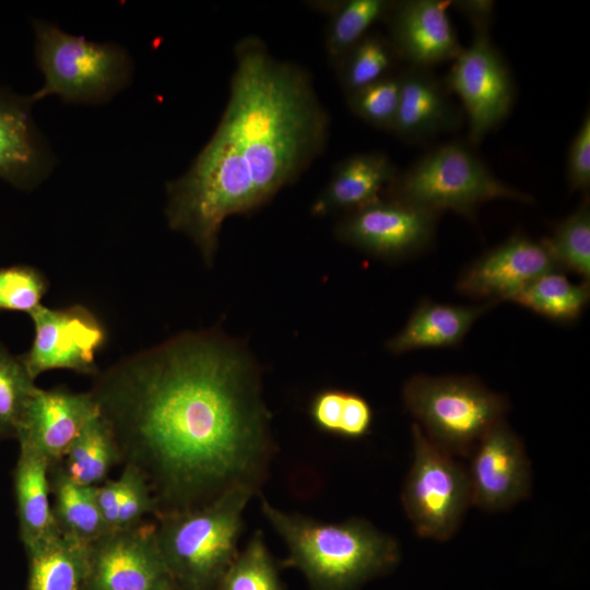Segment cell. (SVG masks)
Returning <instances> with one entry per match:
<instances>
[{
  "mask_svg": "<svg viewBox=\"0 0 590 590\" xmlns=\"http://www.w3.org/2000/svg\"><path fill=\"white\" fill-rule=\"evenodd\" d=\"M472 25V28H491L494 19L495 2L492 0H456L449 1Z\"/></svg>",
  "mask_w": 590,
  "mask_h": 590,
  "instance_id": "cell-38",
  "label": "cell"
},
{
  "mask_svg": "<svg viewBox=\"0 0 590 590\" xmlns=\"http://www.w3.org/2000/svg\"><path fill=\"white\" fill-rule=\"evenodd\" d=\"M121 464L145 479L156 516L259 493L274 442L260 369L220 330L186 331L94 376L91 390Z\"/></svg>",
  "mask_w": 590,
  "mask_h": 590,
  "instance_id": "cell-1",
  "label": "cell"
},
{
  "mask_svg": "<svg viewBox=\"0 0 590 590\" xmlns=\"http://www.w3.org/2000/svg\"><path fill=\"white\" fill-rule=\"evenodd\" d=\"M97 414L98 409L90 391L36 387L25 405L15 439L19 447L35 451L54 465L62 461L71 445Z\"/></svg>",
  "mask_w": 590,
  "mask_h": 590,
  "instance_id": "cell-15",
  "label": "cell"
},
{
  "mask_svg": "<svg viewBox=\"0 0 590 590\" xmlns=\"http://www.w3.org/2000/svg\"><path fill=\"white\" fill-rule=\"evenodd\" d=\"M260 506L287 547L285 563L304 574L310 590H356L399 562L398 542L363 518L323 522L266 498Z\"/></svg>",
  "mask_w": 590,
  "mask_h": 590,
  "instance_id": "cell-3",
  "label": "cell"
},
{
  "mask_svg": "<svg viewBox=\"0 0 590 590\" xmlns=\"http://www.w3.org/2000/svg\"><path fill=\"white\" fill-rule=\"evenodd\" d=\"M384 194L425 211H452L471 221L488 201H534L531 194L495 176L472 145L463 141H449L424 153L406 169L399 170Z\"/></svg>",
  "mask_w": 590,
  "mask_h": 590,
  "instance_id": "cell-5",
  "label": "cell"
},
{
  "mask_svg": "<svg viewBox=\"0 0 590 590\" xmlns=\"http://www.w3.org/2000/svg\"><path fill=\"white\" fill-rule=\"evenodd\" d=\"M567 182L571 191L590 188V113L587 110L574 135L566 161Z\"/></svg>",
  "mask_w": 590,
  "mask_h": 590,
  "instance_id": "cell-34",
  "label": "cell"
},
{
  "mask_svg": "<svg viewBox=\"0 0 590 590\" xmlns=\"http://www.w3.org/2000/svg\"><path fill=\"white\" fill-rule=\"evenodd\" d=\"M444 83L461 101L471 145H479L512 109L515 83L489 28L473 30L470 45L453 60Z\"/></svg>",
  "mask_w": 590,
  "mask_h": 590,
  "instance_id": "cell-9",
  "label": "cell"
},
{
  "mask_svg": "<svg viewBox=\"0 0 590 590\" xmlns=\"http://www.w3.org/2000/svg\"><path fill=\"white\" fill-rule=\"evenodd\" d=\"M255 494L239 486L205 506L155 518L157 545L177 590H216L238 554L244 510Z\"/></svg>",
  "mask_w": 590,
  "mask_h": 590,
  "instance_id": "cell-4",
  "label": "cell"
},
{
  "mask_svg": "<svg viewBox=\"0 0 590 590\" xmlns=\"http://www.w3.org/2000/svg\"><path fill=\"white\" fill-rule=\"evenodd\" d=\"M373 410L362 396L346 391L338 435L357 439L368 434Z\"/></svg>",
  "mask_w": 590,
  "mask_h": 590,
  "instance_id": "cell-36",
  "label": "cell"
},
{
  "mask_svg": "<svg viewBox=\"0 0 590 590\" xmlns=\"http://www.w3.org/2000/svg\"><path fill=\"white\" fill-rule=\"evenodd\" d=\"M48 461L25 447H20L13 470V491L19 534L24 550L59 533L50 504Z\"/></svg>",
  "mask_w": 590,
  "mask_h": 590,
  "instance_id": "cell-21",
  "label": "cell"
},
{
  "mask_svg": "<svg viewBox=\"0 0 590 590\" xmlns=\"http://www.w3.org/2000/svg\"><path fill=\"white\" fill-rule=\"evenodd\" d=\"M463 114L452 102L444 82L432 69L408 66L400 72V97L390 132L399 139L420 143L457 130Z\"/></svg>",
  "mask_w": 590,
  "mask_h": 590,
  "instance_id": "cell-18",
  "label": "cell"
},
{
  "mask_svg": "<svg viewBox=\"0 0 590 590\" xmlns=\"http://www.w3.org/2000/svg\"><path fill=\"white\" fill-rule=\"evenodd\" d=\"M400 97V73H392L346 94L351 111L368 125L391 131Z\"/></svg>",
  "mask_w": 590,
  "mask_h": 590,
  "instance_id": "cell-31",
  "label": "cell"
},
{
  "mask_svg": "<svg viewBox=\"0 0 590 590\" xmlns=\"http://www.w3.org/2000/svg\"><path fill=\"white\" fill-rule=\"evenodd\" d=\"M559 269L590 279V201L585 196L579 206L559 221L551 236L543 238Z\"/></svg>",
  "mask_w": 590,
  "mask_h": 590,
  "instance_id": "cell-28",
  "label": "cell"
},
{
  "mask_svg": "<svg viewBox=\"0 0 590 590\" xmlns=\"http://www.w3.org/2000/svg\"><path fill=\"white\" fill-rule=\"evenodd\" d=\"M221 120L189 168L166 184L169 227L211 266L224 221L251 213L296 181L323 152L330 117L300 66L278 59L257 36L235 46Z\"/></svg>",
  "mask_w": 590,
  "mask_h": 590,
  "instance_id": "cell-2",
  "label": "cell"
},
{
  "mask_svg": "<svg viewBox=\"0 0 590 590\" xmlns=\"http://www.w3.org/2000/svg\"><path fill=\"white\" fill-rule=\"evenodd\" d=\"M552 271L562 270L543 238L517 232L463 268L456 290L463 296L498 304L509 302L532 280Z\"/></svg>",
  "mask_w": 590,
  "mask_h": 590,
  "instance_id": "cell-13",
  "label": "cell"
},
{
  "mask_svg": "<svg viewBox=\"0 0 590 590\" xmlns=\"http://www.w3.org/2000/svg\"><path fill=\"white\" fill-rule=\"evenodd\" d=\"M444 0L393 1L387 16L388 40L400 60L432 69L455 60L463 49Z\"/></svg>",
  "mask_w": 590,
  "mask_h": 590,
  "instance_id": "cell-16",
  "label": "cell"
},
{
  "mask_svg": "<svg viewBox=\"0 0 590 590\" xmlns=\"http://www.w3.org/2000/svg\"><path fill=\"white\" fill-rule=\"evenodd\" d=\"M589 299V281L576 284L562 271H552L532 280L509 302L552 321L568 323L580 317Z\"/></svg>",
  "mask_w": 590,
  "mask_h": 590,
  "instance_id": "cell-25",
  "label": "cell"
},
{
  "mask_svg": "<svg viewBox=\"0 0 590 590\" xmlns=\"http://www.w3.org/2000/svg\"><path fill=\"white\" fill-rule=\"evenodd\" d=\"M121 489L122 486L119 477L116 480H106L96 486V500L108 531H113L116 526Z\"/></svg>",
  "mask_w": 590,
  "mask_h": 590,
  "instance_id": "cell-37",
  "label": "cell"
},
{
  "mask_svg": "<svg viewBox=\"0 0 590 590\" xmlns=\"http://www.w3.org/2000/svg\"><path fill=\"white\" fill-rule=\"evenodd\" d=\"M85 590H177L155 536V522L109 531L90 544Z\"/></svg>",
  "mask_w": 590,
  "mask_h": 590,
  "instance_id": "cell-12",
  "label": "cell"
},
{
  "mask_svg": "<svg viewBox=\"0 0 590 590\" xmlns=\"http://www.w3.org/2000/svg\"><path fill=\"white\" fill-rule=\"evenodd\" d=\"M35 57L45 81L31 95L34 102L59 95L66 103L103 104L132 78V60L114 43H95L34 20Z\"/></svg>",
  "mask_w": 590,
  "mask_h": 590,
  "instance_id": "cell-7",
  "label": "cell"
},
{
  "mask_svg": "<svg viewBox=\"0 0 590 590\" xmlns=\"http://www.w3.org/2000/svg\"><path fill=\"white\" fill-rule=\"evenodd\" d=\"M119 479L122 489L114 530L135 527L148 515L155 517L156 505L142 474L130 465H123Z\"/></svg>",
  "mask_w": 590,
  "mask_h": 590,
  "instance_id": "cell-33",
  "label": "cell"
},
{
  "mask_svg": "<svg viewBox=\"0 0 590 590\" xmlns=\"http://www.w3.org/2000/svg\"><path fill=\"white\" fill-rule=\"evenodd\" d=\"M392 3L390 0H345L323 4L331 14L324 39L329 62L335 67L377 21L386 19Z\"/></svg>",
  "mask_w": 590,
  "mask_h": 590,
  "instance_id": "cell-26",
  "label": "cell"
},
{
  "mask_svg": "<svg viewBox=\"0 0 590 590\" xmlns=\"http://www.w3.org/2000/svg\"><path fill=\"white\" fill-rule=\"evenodd\" d=\"M216 590H283L261 531H256L229 565Z\"/></svg>",
  "mask_w": 590,
  "mask_h": 590,
  "instance_id": "cell-29",
  "label": "cell"
},
{
  "mask_svg": "<svg viewBox=\"0 0 590 590\" xmlns=\"http://www.w3.org/2000/svg\"><path fill=\"white\" fill-rule=\"evenodd\" d=\"M52 514L59 531L87 544L108 531L96 500V486L72 481L62 463L49 467Z\"/></svg>",
  "mask_w": 590,
  "mask_h": 590,
  "instance_id": "cell-23",
  "label": "cell"
},
{
  "mask_svg": "<svg viewBox=\"0 0 590 590\" xmlns=\"http://www.w3.org/2000/svg\"><path fill=\"white\" fill-rule=\"evenodd\" d=\"M440 214L380 198L345 213L337 238L385 260L418 256L433 244Z\"/></svg>",
  "mask_w": 590,
  "mask_h": 590,
  "instance_id": "cell-11",
  "label": "cell"
},
{
  "mask_svg": "<svg viewBox=\"0 0 590 590\" xmlns=\"http://www.w3.org/2000/svg\"><path fill=\"white\" fill-rule=\"evenodd\" d=\"M20 356L0 342V439L16 438L25 405L36 389Z\"/></svg>",
  "mask_w": 590,
  "mask_h": 590,
  "instance_id": "cell-30",
  "label": "cell"
},
{
  "mask_svg": "<svg viewBox=\"0 0 590 590\" xmlns=\"http://www.w3.org/2000/svg\"><path fill=\"white\" fill-rule=\"evenodd\" d=\"M413 461L401 502L417 535L448 541L471 506L467 468L434 445L413 423Z\"/></svg>",
  "mask_w": 590,
  "mask_h": 590,
  "instance_id": "cell-8",
  "label": "cell"
},
{
  "mask_svg": "<svg viewBox=\"0 0 590 590\" xmlns=\"http://www.w3.org/2000/svg\"><path fill=\"white\" fill-rule=\"evenodd\" d=\"M25 553L27 590H85L90 544L59 532Z\"/></svg>",
  "mask_w": 590,
  "mask_h": 590,
  "instance_id": "cell-22",
  "label": "cell"
},
{
  "mask_svg": "<svg viewBox=\"0 0 590 590\" xmlns=\"http://www.w3.org/2000/svg\"><path fill=\"white\" fill-rule=\"evenodd\" d=\"M31 96L0 87V178L21 190L36 188L54 155L32 117Z\"/></svg>",
  "mask_w": 590,
  "mask_h": 590,
  "instance_id": "cell-17",
  "label": "cell"
},
{
  "mask_svg": "<svg viewBox=\"0 0 590 590\" xmlns=\"http://www.w3.org/2000/svg\"><path fill=\"white\" fill-rule=\"evenodd\" d=\"M470 458L467 471L471 506L502 511L530 495V460L521 439L505 418L482 437Z\"/></svg>",
  "mask_w": 590,
  "mask_h": 590,
  "instance_id": "cell-14",
  "label": "cell"
},
{
  "mask_svg": "<svg viewBox=\"0 0 590 590\" xmlns=\"http://www.w3.org/2000/svg\"><path fill=\"white\" fill-rule=\"evenodd\" d=\"M398 173L385 152L352 154L335 165L328 184L311 204V214L347 213L370 204L382 197Z\"/></svg>",
  "mask_w": 590,
  "mask_h": 590,
  "instance_id": "cell-19",
  "label": "cell"
},
{
  "mask_svg": "<svg viewBox=\"0 0 590 590\" xmlns=\"http://www.w3.org/2000/svg\"><path fill=\"white\" fill-rule=\"evenodd\" d=\"M496 303L484 302L474 306H459L421 300L404 327L386 343L392 354L421 349L453 347L459 345L473 323Z\"/></svg>",
  "mask_w": 590,
  "mask_h": 590,
  "instance_id": "cell-20",
  "label": "cell"
},
{
  "mask_svg": "<svg viewBox=\"0 0 590 590\" xmlns=\"http://www.w3.org/2000/svg\"><path fill=\"white\" fill-rule=\"evenodd\" d=\"M399 60L386 36L369 32L335 64L340 85L350 94L392 74Z\"/></svg>",
  "mask_w": 590,
  "mask_h": 590,
  "instance_id": "cell-27",
  "label": "cell"
},
{
  "mask_svg": "<svg viewBox=\"0 0 590 590\" xmlns=\"http://www.w3.org/2000/svg\"><path fill=\"white\" fill-rule=\"evenodd\" d=\"M49 282L31 266L0 268V310L31 314L42 304Z\"/></svg>",
  "mask_w": 590,
  "mask_h": 590,
  "instance_id": "cell-32",
  "label": "cell"
},
{
  "mask_svg": "<svg viewBox=\"0 0 590 590\" xmlns=\"http://www.w3.org/2000/svg\"><path fill=\"white\" fill-rule=\"evenodd\" d=\"M68 476L83 486L104 483L121 457L106 422L99 413L84 427L61 461Z\"/></svg>",
  "mask_w": 590,
  "mask_h": 590,
  "instance_id": "cell-24",
  "label": "cell"
},
{
  "mask_svg": "<svg viewBox=\"0 0 590 590\" xmlns=\"http://www.w3.org/2000/svg\"><path fill=\"white\" fill-rule=\"evenodd\" d=\"M28 316L34 324V340L30 350L19 356L34 380L52 369L91 376L99 373L96 355L106 343L107 332L88 308L40 305Z\"/></svg>",
  "mask_w": 590,
  "mask_h": 590,
  "instance_id": "cell-10",
  "label": "cell"
},
{
  "mask_svg": "<svg viewBox=\"0 0 590 590\" xmlns=\"http://www.w3.org/2000/svg\"><path fill=\"white\" fill-rule=\"evenodd\" d=\"M345 393L344 390L329 388L315 394L309 412L319 429L338 435Z\"/></svg>",
  "mask_w": 590,
  "mask_h": 590,
  "instance_id": "cell-35",
  "label": "cell"
},
{
  "mask_svg": "<svg viewBox=\"0 0 590 590\" xmlns=\"http://www.w3.org/2000/svg\"><path fill=\"white\" fill-rule=\"evenodd\" d=\"M402 399L424 435L453 457H470L509 410L505 396L462 375H413L403 385Z\"/></svg>",
  "mask_w": 590,
  "mask_h": 590,
  "instance_id": "cell-6",
  "label": "cell"
}]
</instances>
